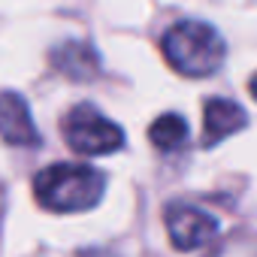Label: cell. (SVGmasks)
<instances>
[{"label": "cell", "mask_w": 257, "mask_h": 257, "mask_svg": "<svg viewBox=\"0 0 257 257\" xmlns=\"http://www.w3.org/2000/svg\"><path fill=\"white\" fill-rule=\"evenodd\" d=\"M149 140H152V146L161 149V152H176V149L185 146V140H188V124H185L182 115L167 112V115H161V118L149 127Z\"/></svg>", "instance_id": "obj_8"}, {"label": "cell", "mask_w": 257, "mask_h": 257, "mask_svg": "<svg viewBox=\"0 0 257 257\" xmlns=\"http://www.w3.org/2000/svg\"><path fill=\"white\" fill-rule=\"evenodd\" d=\"M64 140L67 146L82 155V158H94V155H112L124 146V131L109 121L103 112H97L91 103H79L64 115Z\"/></svg>", "instance_id": "obj_3"}, {"label": "cell", "mask_w": 257, "mask_h": 257, "mask_svg": "<svg viewBox=\"0 0 257 257\" xmlns=\"http://www.w3.org/2000/svg\"><path fill=\"white\" fill-rule=\"evenodd\" d=\"M251 94H254V100H257V73H254V79H251Z\"/></svg>", "instance_id": "obj_9"}, {"label": "cell", "mask_w": 257, "mask_h": 257, "mask_svg": "<svg viewBox=\"0 0 257 257\" xmlns=\"http://www.w3.org/2000/svg\"><path fill=\"white\" fill-rule=\"evenodd\" d=\"M52 67H55L61 76H67V79L85 82V79L97 76V70H100V55H97L88 43H82V40H67V43H61V46L52 49Z\"/></svg>", "instance_id": "obj_7"}, {"label": "cell", "mask_w": 257, "mask_h": 257, "mask_svg": "<svg viewBox=\"0 0 257 257\" xmlns=\"http://www.w3.org/2000/svg\"><path fill=\"white\" fill-rule=\"evenodd\" d=\"M245 124H248V115H245V109L239 103L224 100V97L206 100V106H203V146L206 149L218 146L221 140L242 131Z\"/></svg>", "instance_id": "obj_6"}, {"label": "cell", "mask_w": 257, "mask_h": 257, "mask_svg": "<svg viewBox=\"0 0 257 257\" xmlns=\"http://www.w3.org/2000/svg\"><path fill=\"white\" fill-rule=\"evenodd\" d=\"M161 52L176 73H182L188 79H200V76H209L221 67L227 46H224V37L212 25L188 19V22L173 25L164 34Z\"/></svg>", "instance_id": "obj_2"}, {"label": "cell", "mask_w": 257, "mask_h": 257, "mask_svg": "<svg viewBox=\"0 0 257 257\" xmlns=\"http://www.w3.org/2000/svg\"><path fill=\"white\" fill-rule=\"evenodd\" d=\"M167 233H170V242L179 251H194V248H200V245L215 239L218 221L209 212L197 209V206L173 203L167 209Z\"/></svg>", "instance_id": "obj_4"}, {"label": "cell", "mask_w": 257, "mask_h": 257, "mask_svg": "<svg viewBox=\"0 0 257 257\" xmlns=\"http://www.w3.org/2000/svg\"><path fill=\"white\" fill-rule=\"evenodd\" d=\"M106 194V176L88 164H52L34 179V197L49 212H85Z\"/></svg>", "instance_id": "obj_1"}, {"label": "cell", "mask_w": 257, "mask_h": 257, "mask_svg": "<svg viewBox=\"0 0 257 257\" xmlns=\"http://www.w3.org/2000/svg\"><path fill=\"white\" fill-rule=\"evenodd\" d=\"M0 140L22 149L40 143V131L31 118L28 100L16 91H0Z\"/></svg>", "instance_id": "obj_5"}]
</instances>
